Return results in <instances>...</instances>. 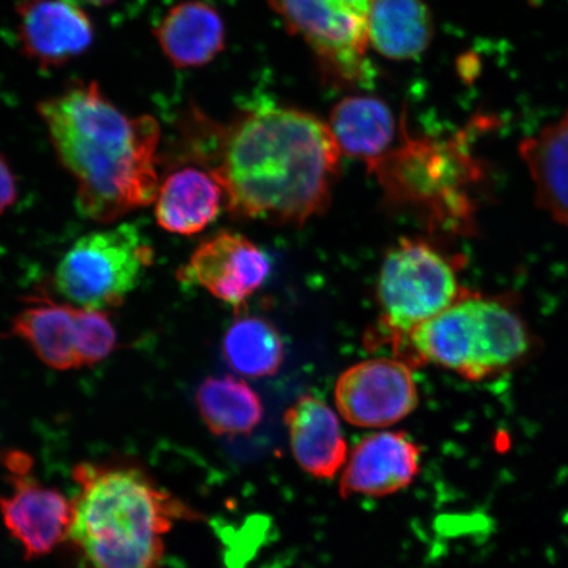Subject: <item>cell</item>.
Masks as SVG:
<instances>
[{"instance_id": "1", "label": "cell", "mask_w": 568, "mask_h": 568, "mask_svg": "<svg viewBox=\"0 0 568 568\" xmlns=\"http://www.w3.org/2000/svg\"><path fill=\"white\" fill-rule=\"evenodd\" d=\"M210 172L233 216L303 225L328 209L341 152L328 124L286 105H257L216 130Z\"/></svg>"}, {"instance_id": "2", "label": "cell", "mask_w": 568, "mask_h": 568, "mask_svg": "<svg viewBox=\"0 0 568 568\" xmlns=\"http://www.w3.org/2000/svg\"><path fill=\"white\" fill-rule=\"evenodd\" d=\"M57 159L73 178L84 217L110 224L158 196L160 125L131 118L95 82L77 83L38 105Z\"/></svg>"}, {"instance_id": "3", "label": "cell", "mask_w": 568, "mask_h": 568, "mask_svg": "<svg viewBox=\"0 0 568 568\" xmlns=\"http://www.w3.org/2000/svg\"><path fill=\"white\" fill-rule=\"evenodd\" d=\"M68 532L71 568H161L165 536L202 515L159 485L136 459L81 462Z\"/></svg>"}, {"instance_id": "4", "label": "cell", "mask_w": 568, "mask_h": 568, "mask_svg": "<svg viewBox=\"0 0 568 568\" xmlns=\"http://www.w3.org/2000/svg\"><path fill=\"white\" fill-rule=\"evenodd\" d=\"M414 357L479 382L515 371L530 358L536 337L506 296H459L408 336Z\"/></svg>"}, {"instance_id": "5", "label": "cell", "mask_w": 568, "mask_h": 568, "mask_svg": "<svg viewBox=\"0 0 568 568\" xmlns=\"http://www.w3.org/2000/svg\"><path fill=\"white\" fill-rule=\"evenodd\" d=\"M402 130V145L368 169L389 201L416 205L445 224L466 223L473 213L467 187L480 175L466 138L415 139L408 136L406 124Z\"/></svg>"}, {"instance_id": "6", "label": "cell", "mask_w": 568, "mask_h": 568, "mask_svg": "<svg viewBox=\"0 0 568 568\" xmlns=\"http://www.w3.org/2000/svg\"><path fill=\"white\" fill-rule=\"evenodd\" d=\"M290 33L314 53L325 82L337 88L371 84L368 18L375 0H267Z\"/></svg>"}, {"instance_id": "7", "label": "cell", "mask_w": 568, "mask_h": 568, "mask_svg": "<svg viewBox=\"0 0 568 568\" xmlns=\"http://www.w3.org/2000/svg\"><path fill=\"white\" fill-rule=\"evenodd\" d=\"M153 257V247L132 224L92 232L63 255L55 268V287L80 307L115 308L136 290Z\"/></svg>"}, {"instance_id": "8", "label": "cell", "mask_w": 568, "mask_h": 568, "mask_svg": "<svg viewBox=\"0 0 568 568\" xmlns=\"http://www.w3.org/2000/svg\"><path fill=\"white\" fill-rule=\"evenodd\" d=\"M378 284L381 322L396 345L460 296L456 270L422 241L402 240L390 248Z\"/></svg>"}, {"instance_id": "9", "label": "cell", "mask_w": 568, "mask_h": 568, "mask_svg": "<svg viewBox=\"0 0 568 568\" xmlns=\"http://www.w3.org/2000/svg\"><path fill=\"white\" fill-rule=\"evenodd\" d=\"M10 494L0 496L4 528L16 539L26 560L49 556L65 544L73 518V500L39 480L30 454L0 452Z\"/></svg>"}, {"instance_id": "10", "label": "cell", "mask_w": 568, "mask_h": 568, "mask_svg": "<svg viewBox=\"0 0 568 568\" xmlns=\"http://www.w3.org/2000/svg\"><path fill=\"white\" fill-rule=\"evenodd\" d=\"M336 404L347 423L385 428L406 418L418 404L417 385L406 362L375 358L339 375Z\"/></svg>"}, {"instance_id": "11", "label": "cell", "mask_w": 568, "mask_h": 568, "mask_svg": "<svg viewBox=\"0 0 568 568\" xmlns=\"http://www.w3.org/2000/svg\"><path fill=\"white\" fill-rule=\"evenodd\" d=\"M272 272L268 255L243 234L223 231L199 245L178 281L199 286L216 300L240 307Z\"/></svg>"}, {"instance_id": "12", "label": "cell", "mask_w": 568, "mask_h": 568, "mask_svg": "<svg viewBox=\"0 0 568 568\" xmlns=\"http://www.w3.org/2000/svg\"><path fill=\"white\" fill-rule=\"evenodd\" d=\"M21 51L44 69L65 65L89 51L95 28L74 0H18Z\"/></svg>"}, {"instance_id": "13", "label": "cell", "mask_w": 568, "mask_h": 568, "mask_svg": "<svg viewBox=\"0 0 568 568\" xmlns=\"http://www.w3.org/2000/svg\"><path fill=\"white\" fill-rule=\"evenodd\" d=\"M9 335L23 341L53 371H78L84 367L87 308L39 297L12 318Z\"/></svg>"}, {"instance_id": "14", "label": "cell", "mask_w": 568, "mask_h": 568, "mask_svg": "<svg viewBox=\"0 0 568 568\" xmlns=\"http://www.w3.org/2000/svg\"><path fill=\"white\" fill-rule=\"evenodd\" d=\"M420 471V449L404 433H376L352 452L341 495L386 496L410 485Z\"/></svg>"}, {"instance_id": "15", "label": "cell", "mask_w": 568, "mask_h": 568, "mask_svg": "<svg viewBox=\"0 0 568 568\" xmlns=\"http://www.w3.org/2000/svg\"><path fill=\"white\" fill-rule=\"evenodd\" d=\"M154 204L155 222L163 231L193 236L215 222L225 195L209 169L186 166L160 183Z\"/></svg>"}, {"instance_id": "16", "label": "cell", "mask_w": 568, "mask_h": 568, "mask_svg": "<svg viewBox=\"0 0 568 568\" xmlns=\"http://www.w3.org/2000/svg\"><path fill=\"white\" fill-rule=\"evenodd\" d=\"M291 449L303 470L331 479L344 466L347 445L338 417L318 397L304 395L284 416Z\"/></svg>"}, {"instance_id": "17", "label": "cell", "mask_w": 568, "mask_h": 568, "mask_svg": "<svg viewBox=\"0 0 568 568\" xmlns=\"http://www.w3.org/2000/svg\"><path fill=\"white\" fill-rule=\"evenodd\" d=\"M166 59L181 69L207 65L224 51L222 16L203 0H186L170 9L154 31Z\"/></svg>"}, {"instance_id": "18", "label": "cell", "mask_w": 568, "mask_h": 568, "mask_svg": "<svg viewBox=\"0 0 568 568\" xmlns=\"http://www.w3.org/2000/svg\"><path fill=\"white\" fill-rule=\"evenodd\" d=\"M326 124L341 154L364 161L368 169L393 149L396 136L393 111L372 95L344 98L333 106Z\"/></svg>"}, {"instance_id": "19", "label": "cell", "mask_w": 568, "mask_h": 568, "mask_svg": "<svg viewBox=\"0 0 568 568\" xmlns=\"http://www.w3.org/2000/svg\"><path fill=\"white\" fill-rule=\"evenodd\" d=\"M518 152L535 183L538 207L568 229V112L537 138L524 140Z\"/></svg>"}, {"instance_id": "20", "label": "cell", "mask_w": 568, "mask_h": 568, "mask_svg": "<svg viewBox=\"0 0 568 568\" xmlns=\"http://www.w3.org/2000/svg\"><path fill=\"white\" fill-rule=\"evenodd\" d=\"M433 38V19L424 0H375L368 18V45L388 60L422 55Z\"/></svg>"}, {"instance_id": "21", "label": "cell", "mask_w": 568, "mask_h": 568, "mask_svg": "<svg viewBox=\"0 0 568 568\" xmlns=\"http://www.w3.org/2000/svg\"><path fill=\"white\" fill-rule=\"evenodd\" d=\"M195 404L204 425L216 436L251 435L264 417L257 393L232 375L204 379L196 389Z\"/></svg>"}, {"instance_id": "22", "label": "cell", "mask_w": 568, "mask_h": 568, "mask_svg": "<svg viewBox=\"0 0 568 568\" xmlns=\"http://www.w3.org/2000/svg\"><path fill=\"white\" fill-rule=\"evenodd\" d=\"M223 355L233 372L247 378H265L280 371L284 345L280 332L266 318L245 316L226 331Z\"/></svg>"}, {"instance_id": "23", "label": "cell", "mask_w": 568, "mask_h": 568, "mask_svg": "<svg viewBox=\"0 0 568 568\" xmlns=\"http://www.w3.org/2000/svg\"><path fill=\"white\" fill-rule=\"evenodd\" d=\"M18 201L17 178L9 162L0 154V216L9 211Z\"/></svg>"}, {"instance_id": "24", "label": "cell", "mask_w": 568, "mask_h": 568, "mask_svg": "<svg viewBox=\"0 0 568 568\" xmlns=\"http://www.w3.org/2000/svg\"><path fill=\"white\" fill-rule=\"evenodd\" d=\"M83 2L94 6H106L116 2V0H83Z\"/></svg>"}]
</instances>
